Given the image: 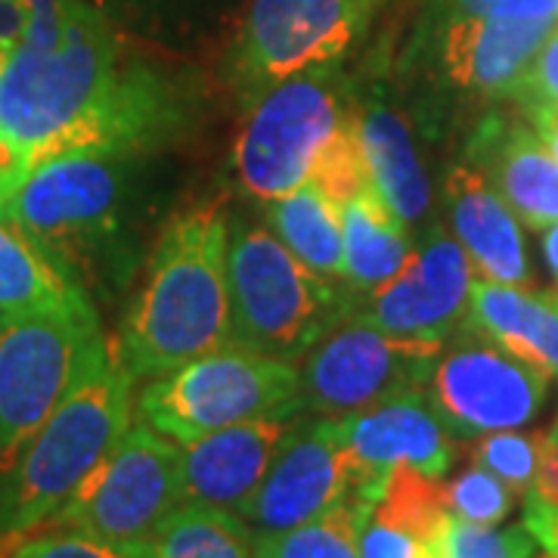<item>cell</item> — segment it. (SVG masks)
<instances>
[{
    "label": "cell",
    "instance_id": "obj_1",
    "mask_svg": "<svg viewBox=\"0 0 558 558\" xmlns=\"http://www.w3.org/2000/svg\"><path fill=\"white\" fill-rule=\"evenodd\" d=\"M183 121L178 84L140 57L112 16L72 0L62 44L20 47L0 72V137L28 168L72 149L143 156Z\"/></svg>",
    "mask_w": 558,
    "mask_h": 558
},
{
    "label": "cell",
    "instance_id": "obj_2",
    "mask_svg": "<svg viewBox=\"0 0 558 558\" xmlns=\"http://www.w3.org/2000/svg\"><path fill=\"white\" fill-rule=\"evenodd\" d=\"M227 248L230 223L223 205L186 208L161 230L146 282L116 339L134 379H159L233 344Z\"/></svg>",
    "mask_w": 558,
    "mask_h": 558
},
{
    "label": "cell",
    "instance_id": "obj_3",
    "mask_svg": "<svg viewBox=\"0 0 558 558\" xmlns=\"http://www.w3.org/2000/svg\"><path fill=\"white\" fill-rule=\"evenodd\" d=\"M134 373L106 339L84 360L57 410L0 478V539L44 527L134 425Z\"/></svg>",
    "mask_w": 558,
    "mask_h": 558
},
{
    "label": "cell",
    "instance_id": "obj_4",
    "mask_svg": "<svg viewBox=\"0 0 558 558\" xmlns=\"http://www.w3.org/2000/svg\"><path fill=\"white\" fill-rule=\"evenodd\" d=\"M131 159L106 149L47 156L0 183V215L87 289L121 236Z\"/></svg>",
    "mask_w": 558,
    "mask_h": 558
},
{
    "label": "cell",
    "instance_id": "obj_5",
    "mask_svg": "<svg viewBox=\"0 0 558 558\" xmlns=\"http://www.w3.org/2000/svg\"><path fill=\"white\" fill-rule=\"evenodd\" d=\"M233 344L295 363L351 314L348 286L314 274L274 230L233 227L227 248Z\"/></svg>",
    "mask_w": 558,
    "mask_h": 558
},
{
    "label": "cell",
    "instance_id": "obj_6",
    "mask_svg": "<svg viewBox=\"0 0 558 558\" xmlns=\"http://www.w3.org/2000/svg\"><path fill=\"white\" fill-rule=\"evenodd\" d=\"M301 413L295 363L227 344L153 379L134 403V418L174 444L258 418Z\"/></svg>",
    "mask_w": 558,
    "mask_h": 558
},
{
    "label": "cell",
    "instance_id": "obj_7",
    "mask_svg": "<svg viewBox=\"0 0 558 558\" xmlns=\"http://www.w3.org/2000/svg\"><path fill=\"white\" fill-rule=\"evenodd\" d=\"M106 339L94 301L0 319V478Z\"/></svg>",
    "mask_w": 558,
    "mask_h": 558
},
{
    "label": "cell",
    "instance_id": "obj_8",
    "mask_svg": "<svg viewBox=\"0 0 558 558\" xmlns=\"http://www.w3.org/2000/svg\"><path fill=\"white\" fill-rule=\"evenodd\" d=\"M348 119L339 62L260 90L236 140V171L245 193L274 202L299 190L311 178L319 149Z\"/></svg>",
    "mask_w": 558,
    "mask_h": 558
},
{
    "label": "cell",
    "instance_id": "obj_9",
    "mask_svg": "<svg viewBox=\"0 0 558 558\" xmlns=\"http://www.w3.org/2000/svg\"><path fill=\"white\" fill-rule=\"evenodd\" d=\"M178 506H183L180 444L134 418L112 453L44 527L146 549Z\"/></svg>",
    "mask_w": 558,
    "mask_h": 558
},
{
    "label": "cell",
    "instance_id": "obj_10",
    "mask_svg": "<svg viewBox=\"0 0 558 558\" xmlns=\"http://www.w3.org/2000/svg\"><path fill=\"white\" fill-rule=\"evenodd\" d=\"M444 344L388 336L344 317L301 357V413L351 416L381 400L418 391L432 379Z\"/></svg>",
    "mask_w": 558,
    "mask_h": 558
},
{
    "label": "cell",
    "instance_id": "obj_11",
    "mask_svg": "<svg viewBox=\"0 0 558 558\" xmlns=\"http://www.w3.org/2000/svg\"><path fill=\"white\" fill-rule=\"evenodd\" d=\"M385 0H248L233 69L248 100L277 81L341 62Z\"/></svg>",
    "mask_w": 558,
    "mask_h": 558
},
{
    "label": "cell",
    "instance_id": "obj_12",
    "mask_svg": "<svg viewBox=\"0 0 558 558\" xmlns=\"http://www.w3.org/2000/svg\"><path fill=\"white\" fill-rule=\"evenodd\" d=\"M546 388V373L465 326L457 344L440 351L428 398L450 435L472 438L534 422Z\"/></svg>",
    "mask_w": 558,
    "mask_h": 558
},
{
    "label": "cell",
    "instance_id": "obj_13",
    "mask_svg": "<svg viewBox=\"0 0 558 558\" xmlns=\"http://www.w3.org/2000/svg\"><path fill=\"white\" fill-rule=\"evenodd\" d=\"M472 286L475 270L462 242L444 230H432L403 274L366 295L348 317L388 336L444 344L469 326Z\"/></svg>",
    "mask_w": 558,
    "mask_h": 558
},
{
    "label": "cell",
    "instance_id": "obj_14",
    "mask_svg": "<svg viewBox=\"0 0 558 558\" xmlns=\"http://www.w3.org/2000/svg\"><path fill=\"white\" fill-rule=\"evenodd\" d=\"M344 418V459L351 499L376 506L398 465L444 478L453 465L450 428L428 395L403 391Z\"/></svg>",
    "mask_w": 558,
    "mask_h": 558
},
{
    "label": "cell",
    "instance_id": "obj_15",
    "mask_svg": "<svg viewBox=\"0 0 558 558\" xmlns=\"http://www.w3.org/2000/svg\"><path fill=\"white\" fill-rule=\"evenodd\" d=\"M344 499H351L344 418L319 416L292 425L240 515L258 534H277L326 515Z\"/></svg>",
    "mask_w": 558,
    "mask_h": 558
},
{
    "label": "cell",
    "instance_id": "obj_16",
    "mask_svg": "<svg viewBox=\"0 0 558 558\" xmlns=\"http://www.w3.org/2000/svg\"><path fill=\"white\" fill-rule=\"evenodd\" d=\"M558 20L453 16L435 20L438 60L457 87L490 97H512Z\"/></svg>",
    "mask_w": 558,
    "mask_h": 558
},
{
    "label": "cell",
    "instance_id": "obj_17",
    "mask_svg": "<svg viewBox=\"0 0 558 558\" xmlns=\"http://www.w3.org/2000/svg\"><path fill=\"white\" fill-rule=\"evenodd\" d=\"M292 425V418H258L183 444V502H205L240 515L242 506L255 497Z\"/></svg>",
    "mask_w": 558,
    "mask_h": 558
},
{
    "label": "cell",
    "instance_id": "obj_18",
    "mask_svg": "<svg viewBox=\"0 0 558 558\" xmlns=\"http://www.w3.org/2000/svg\"><path fill=\"white\" fill-rule=\"evenodd\" d=\"M469 165L527 227L546 230L558 220V159L531 128L487 119L469 143Z\"/></svg>",
    "mask_w": 558,
    "mask_h": 558
},
{
    "label": "cell",
    "instance_id": "obj_19",
    "mask_svg": "<svg viewBox=\"0 0 558 558\" xmlns=\"http://www.w3.org/2000/svg\"><path fill=\"white\" fill-rule=\"evenodd\" d=\"M450 519L440 478L398 465L360 524V558H447Z\"/></svg>",
    "mask_w": 558,
    "mask_h": 558
},
{
    "label": "cell",
    "instance_id": "obj_20",
    "mask_svg": "<svg viewBox=\"0 0 558 558\" xmlns=\"http://www.w3.org/2000/svg\"><path fill=\"white\" fill-rule=\"evenodd\" d=\"M447 205L453 236L462 242L481 277L502 286H527L531 264L521 240L519 218L497 190L469 161L457 165L447 178Z\"/></svg>",
    "mask_w": 558,
    "mask_h": 558
},
{
    "label": "cell",
    "instance_id": "obj_21",
    "mask_svg": "<svg viewBox=\"0 0 558 558\" xmlns=\"http://www.w3.org/2000/svg\"><path fill=\"white\" fill-rule=\"evenodd\" d=\"M469 326L558 379V292H524L521 286L475 279Z\"/></svg>",
    "mask_w": 558,
    "mask_h": 558
},
{
    "label": "cell",
    "instance_id": "obj_22",
    "mask_svg": "<svg viewBox=\"0 0 558 558\" xmlns=\"http://www.w3.org/2000/svg\"><path fill=\"white\" fill-rule=\"evenodd\" d=\"M344 282L351 292L373 295L403 274L413 258L407 223L385 205L376 183L341 208Z\"/></svg>",
    "mask_w": 558,
    "mask_h": 558
},
{
    "label": "cell",
    "instance_id": "obj_23",
    "mask_svg": "<svg viewBox=\"0 0 558 558\" xmlns=\"http://www.w3.org/2000/svg\"><path fill=\"white\" fill-rule=\"evenodd\" d=\"M357 134L373 183L385 205L407 227L416 223L432 205V186L403 119L388 106L373 102L363 109V116H357Z\"/></svg>",
    "mask_w": 558,
    "mask_h": 558
},
{
    "label": "cell",
    "instance_id": "obj_24",
    "mask_svg": "<svg viewBox=\"0 0 558 558\" xmlns=\"http://www.w3.org/2000/svg\"><path fill=\"white\" fill-rule=\"evenodd\" d=\"M87 289L75 282L38 242L0 215V319L47 314L87 304Z\"/></svg>",
    "mask_w": 558,
    "mask_h": 558
},
{
    "label": "cell",
    "instance_id": "obj_25",
    "mask_svg": "<svg viewBox=\"0 0 558 558\" xmlns=\"http://www.w3.org/2000/svg\"><path fill=\"white\" fill-rule=\"evenodd\" d=\"M267 220L279 242L299 255L314 274L329 282H344V233L341 208L319 190L314 180H304L299 190L267 202Z\"/></svg>",
    "mask_w": 558,
    "mask_h": 558
},
{
    "label": "cell",
    "instance_id": "obj_26",
    "mask_svg": "<svg viewBox=\"0 0 558 558\" xmlns=\"http://www.w3.org/2000/svg\"><path fill=\"white\" fill-rule=\"evenodd\" d=\"M146 558H255V543L236 512L183 502L146 543Z\"/></svg>",
    "mask_w": 558,
    "mask_h": 558
},
{
    "label": "cell",
    "instance_id": "obj_27",
    "mask_svg": "<svg viewBox=\"0 0 558 558\" xmlns=\"http://www.w3.org/2000/svg\"><path fill=\"white\" fill-rule=\"evenodd\" d=\"M369 512L373 506L344 499L307 524L258 534L255 558H360V524L369 519Z\"/></svg>",
    "mask_w": 558,
    "mask_h": 558
},
{
    "label": "cell",
    "instance_id": "obj_28",
    "mask_svg": "<svg viewBox=\"0 0 558 558\" xmlns=\"http://www.w3.org/2000/svg\"><path fill=\"white\" fill-rule=\"evenodd\" d=\"M307 180H314L339 208H344L354 196H360L366 186H373V174H369V165H366L363 146H360L357 116L344 121L329 137V143L319 149Z\"/></svg>",
    "mask_w": 558,
    "mask_h": 558
},
{
    "label": "cell",
    "instance_id": "obj_29",
    "mask_svg": "<svg viewBox=\"0 0 558 558\" xmlns=\"http://www.w3.org/2000/svg\"><path fill=\"white\" fill-rule=\"evenodd\" d=\"M537 450L539 432L534 435H521L519 428L490 432V435H481L475 462L490 475H497L512 494H527L537 472Z\"/></svg>",
    "mask_w": 558,
    "mask_h": 558
},
{
    "label": "cell",
    "instance_id": "obj_30",
    "mask_svg": "<svg viewBox=\"0 0 558 558\" xmlns=\"http://www.w3.org/2000/svg\"><path fill=\"white\" fill-rule=\"evenodd\" d=\"M444 494H447V509L457 519L475 521V524H499L512 512V497H515L497 475L481 469L478 462L465 469L459 478L444 484Z\"/></svg>",
    "mask_w": 558,
    "mask_h": 558
},
{
    "label": "cell",
    "instance_id": "obj_31",
    "mask_svg": "<svg viewBox=\"0 0 558 558\" xmlns=\"http://www.w3.org/2000/svg\"><path fill=\"white\" fill-rule=\"evenodd\" d=\"M534 546L537 539L524 524L497 527L453 515L447 527V558H534Z\"/></svg>",
    "mask_w": 558,
    "mask_h": 558
},
{
    "label": "cell",
    "instance_id": "obj_32",
    "mask_svg": "<svg viewBox=\"0 0 558 558\" xmlns=\"http://www.w3.org/2000/svg\"><path fill=\"white\" fill-rule=\"evenodd\" d=\"M3 558H146V549L116 546L65 527H38L7 546Z\"/></svg>",
    "mask_w": 558,
    "mask_h": 558
},
{
    "label": "cell",
    "instance_id": "obj_33",
    "mask_svg": "<svg viewBox=\"0 0 558 558\" xmlns=\"http://www.w3.org/2000/svg\"><path fill=\"white\" fill-rule=\"evenodd\" d=\"M524 109H558V22L512 90Z\"/></svg>",
    "mask_w": 558,
    "mask_h": 558
},
{
    "label": "cell",
    "instance_id": "obj_34",
    "mask_svg": "<svg viewBox=\"0 0 558 558\" xmlns=\"http://www.w3.org/2000/svg\"><path fill=\"white\" fill-rule=\"evenodd\" d=\"M25 3H28V28H25L22 47L38 50V53L57 50L65 35L72 0H25Z\"/></svg>",
    "mask_w": 558,
    "mask_h": 558
},
{
    "label": "cell",
    "instance_id": "obj_35",
    "mask_svg": "<svg viewBox=\"0 0 558 558\" xmlns=\"http://www.w3.org/2000/svg\"><path fill=\"white\" fill-rule=\"evenodd\" d=\"M28 28V3L25 0H0V60L7 62L25 40Z\"/></svg>",
    "mask_w": 558,
    "mask_h": 558
},
{
    "label": "cell",
    "instance_id": "obj_36",
    "mask_svg": "<svg viewBox=\"0 0 558 558\" xmlns=\"http://www.w3.org/2000/svg\"><path fill=\"white\" fill-rule=\"evenodd\" d=\"M527 116L534 124V134L558 159V109H527Z\"/></svg>",
    "mask_w": 558,
    "mask_h": 558
},
{
    "label": "cell",
    "instance_id": "obj_37",
    "mask_svg": "<svg viewBox=\"0 0 558 558\" xmlns=\"http://www.w3.org/2000/svg\"><path fill=\"white\" fill-rule=\"evenodd\" d=\"M543 255H546V264H549V274L558 282V220L549 223L546 233H543Z\"/></svg>",
    "mask_w": 558,
    "mask_h": 558
},
{
    "label": "cell",
    "instance_id": "obj_38",
    "mask_svg": "<svg viewBox=\"0 0 558 558\" xmlns=\"http://www.w3.org/2000/svg\"><path fill=\"white\" fill-rule=\"evenodd\" d=\"M20 171V156L10 149V143L0 137V183L7 178H13Z\"/></svg>",
    "mask_w": 558,
    "mask_h": 558
},
{
    "label": "cell",
    "instance_id": "obj_39",
    "mask_svg": "<svg viewBox=\"0 0 558 558\" xmlns=\"http://www.w3.org/2000/svg\"><path fill=\"white\" fill-rule=\"evenodd\" d=\"M87 3L100 7L106 16H112V20H116V7H121V3H131V0H87Z\"/></svg>",
    "mask_w": 558,
    "mask_h": 558
},
{
    "label": "cell",
    "instance_id": "obj_40",
    "mask_svg": "<svg viewBox=\"0 0 558 558\" xmlns=\"http://www.w3.org/2000/svg\"><path fill=\"white\" fill-rule=\"evenodd\" d=\"M549 435H553V440H556V447H558V418H556V425H553V432H549Z\"/></svg>",
    "mask_w": 558,
    "mask_h": 558
},
{
    "label": "cell",
    "instance_id": "obj_41",
    "mask_svg": "<svg viewBox=\"0 0 558 558\" xmlns=\"http://www.w3.org/2000/svg\"><path fill=\"white\" fill-rule=\"evenodd\" d=\"M534 558H558V556H553V553H543V556H534Z\"/></svg>",
    "mask_w": 558,
    "mask_h": 558
},
{
    "label": "cell",
    "instance_id": "obj_42",
    "mask_svg": "<svg viewBox=\"0 0 558 558\" xmlns=\"http://www.w3.org/2000/svg\"><path fill=\"white\" fill-rule=\"evenodd\" d=\"M0 72H3V60H0Z\"/></svg>",
    "mask_w": 558,
    "mask_h": 558
}]
</instances>
